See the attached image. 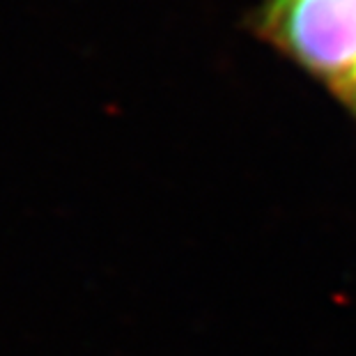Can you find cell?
Here are the masks:
<instances>
[{"mask_svg":"<svg viewBox=\"0 0 356 356\" xmlns=\"http://www.w3.org/2000/svg\"><path fill=\"white\" fill-rule=\"evenodd\" d=\"M264 30L338 90L356 76V0H269Z\"/></svg>","mask_w":356,"mask_h":356,"instance_id":"cell-1","label":"cell"},{"mask_svg":"<svg viewBox=\"0 0 356 356\" xmlns=\"http://www.w3.org/2000/svg\"><path fill=\"white\" fill-rule=\"evenodd\" d=\"M340 92H343V97L347 99V104H350L352 108L356 111V76H354L350 83H347V86L340 88Z\"/></svg>","mask_w":356,"mask_h":356,"instance_id":"cell-2","label":"cell"}]
</instances>
